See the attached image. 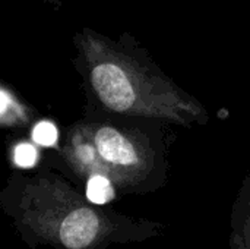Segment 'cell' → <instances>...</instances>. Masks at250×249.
Listing matches in <instances>:
<instances>
[{"label": "cell", "mask_w": 250, "mask_h": 249, "mask_svg": "<svg viewBox=\"0 0 250 249\" xmlns=\"http://www.w3.org/2000/svg\"><path fill=\"white\" fill-rule=\"evenodd\" d=\"M0 208L29 249H110L164 235L166 225L91 203L53 170H13Z\"/></svg>", "instance_id": "cell-1"}, {"label": "cell", "mask_w": 250, "mask_h": 249, "mask_svg": "<svg viewBox=\"0 0 250 249\" xmlns=\"http://www.w3.org/2000/svg\"><path fill=\"white\" fill-rule=\"evenodd\" d=\"M72 65L81 76L85 113L207 126L205 106L173 81L141 43L125 31L113 40L83 26L73 35Z\"/></svg>", "instance_id": "cell-2"}, {"label": "cell", "mask_w": 250, "mask_h": 249, "mask_svg": "<svg viewBox=\"0 0 250 249\" xmlns=\"http://www.w3.org/2000/svg\"><path fill=\"white\" fill-rule=\"evenodd\" d=\"M78 123L95 145L119 195L149 194L167 183L171 125L97 113H83Z\"/></svg>", "instance_id": "cell-3"}, {"label": "cell", "mask_w": 250, "mask_h": 249, "mask_svg": "<svg viewBox=\"0 0 250 249\" xmlns=\"http://www.w3.org/2000/svg\"><path fill=\"white\" fill-rule=\"evenodd\" d=\"M59 156L70 175L83 186L92 176H107V170L98 156L95 145L81 128L78 120L64 129L63 139L59 147Z\"/></svg>", "instance_id": "cell-4"}, {"label": "cell", "mask_w": 250, "mask_h": 249, "mask_svg": "<svg viewBox=\"0 0 250 249\" xmlns=\"http://www.w3.org/2000/svg\"><path fill=\"white\" fill-rule=\"evenodd\" d=\"M37 112L6 81L0 84V125L4 131H22L35 126Z\"/></svg>", "instance_id": "cell-5"}, {"label": "cell", "mask_w": 250, "mask_h": 249, "mask_svg": "<svg viewBox=\"0 0 250 249\" xmlns=\"http://www.w3.org/2000/svg\"><path fill=\"white\" fill-rule=\"evenodd\" d=\"M230 225L231 232L240 236L245 249H250V172L245 175L233 201Z\"/></svg>", "instance_id": "cell-6"}, {"label": "cell", "mask_w": 250, "mask_h": 249, "mask_svg": "<svg viewBox=\"0 0 250 249\" xmlns=\"http://www.w3.org/2000/svg\"><path fill=\"white\" fill-rule=\"evenodd\" d=\"M83 188L86 198L97 205H107L117 195V189L113 185V182L103 175L89 178Z\"/></svg>", "instance_id": "cell-7"}, {"label": "cell", "mask_w": 250, "mask_h": 249, "mask_svg": "<svg viewBox=\"0 0 250 249\" xmlns=\"http://www.w3.org/2000/svg\"><path fill=\"white\" fill-rule=\"evenodd\" d=\"M31 138L37 147L57 150L60 147V134L57 126L51 120H38L31 131Z\"/></svg>", "instance_id": "cell-8"}, {"label": "cell", "mask_w": 250, "mask_h": 249, "mask_svg": "<svg viewBox=\"0 0 250 249\" xmlns=\"http://www.w3.org/2000/svg\"><path fill=\"white\" fill-rule=\"evenodd\" d=\"M40 150L32 142H18L12 148V161L18 170H31L38 164Z\"/></svg>", "instance_id": "cell-9"}, {"label": "cell", "mask_w": 250, "mask_h": 249, "mask_svg": "<svg viewBox=\"0 0 250 249\" xmlns=\"http://www.w3.org/2000/svg\"><path fill=\"white\" fill-rule=\"evenodd\" d=\"M229 245H230V249H245V245H243L240 236L237 233H234V232L230 233V242H229Z\"/></svg>", "instance_id": "cell-10"}, {"label": "cell", "mask_w": 250, "mask_h": 249, "mask_svg": "<svg viewBox=\"0 0 250 249\" xmlns=\"http://www.w3.org/2000/svg\"><path fill=\"white\" fill-rule=\"evenodd\" d=\"M44 4H51L54 10H59L63 6V0H42Z\"/></svg>", "instance_id": "cell-11"}]
</instances>
